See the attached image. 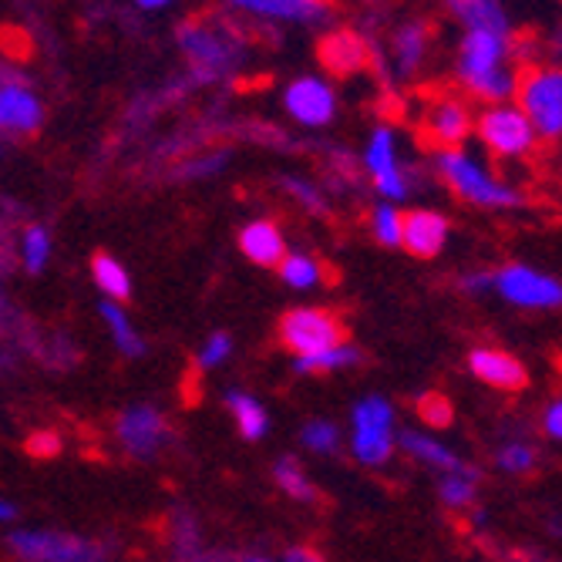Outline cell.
Segmentation results:
<instances>
[{
    "instance_id": "cell-7",
    "label": "cell",
    "mask_w": 562,
    "mask_h": 562,
    "mask_svg": "<svg viewBox=\"0 0 562 562\" xmlns=\"http://www.w3.org/2000/svg\"><path fill=\"white\" fill-rule=\"evenodd\" d=\"M475 138L488 156L502 162H522L532 156V148L539 145L536 128L522 115L516 101H505V105H485L475 115Z\"/></svg>"
},
{
    "instance_id": "cell-42",
    "label": "cell",
    "mask_w": 562,
    "mask_h": 562,
    "mask_svg": "<svg viewBox=\"0 0 562 562\" xmlns=\"http://www.w3.org/2000/svg\"><path fill=\"white\" fill-rule=\"evenodd\" d=\"M458 290H462L465 296H485L488 293V273L485 270H469L458 277Z\"/></svg>"
},
{
    "instance_id": "cell-28",
    "label": "cell",
    "mask_w": 562,
    "mask_h": 562,
    "mask_svg": "<svg viewBox=\"0 0 562 562\" xmlns=\"http://www.w3.org/2000/svg\"><path fill=\"white\" fill-rule=\"evenodd\" d=\"M91 280H94L98 293L112 303H125L132 296V277H128L125 263L115 260L112 252H94L91 257Z\"/></svg>"
},
{
    "instance_id": "cell-25",
    "label": "cell",
    "mask_w": 562,
    "mask_h": 562,
    "mask_svg": "<svg viewBox=\"0 0 562 562\" xmlns=\"http://www.w3.org/2000/svg\"><path fill=\"white\" fill-rule=\"evenodd\" d=\"M492 465L502 472V475H513V479H526L536 472L539 465V451L529 438L522 435H508L495 445L492 451Z\"/></svg>"
},
{
    "instance_id": "cell-48",
    "label": "cell",
    "mask_w": 562,
    "mask_h": 562,
    "mask_svg": "<svg viewBox=\"0 0 562 562\" xmlns=\"http://www.w3.org/2000/svg\"><path fill=\"white\" fill-rule=\"evenodd\" d=\"M142 8H162V4H169V0H138Z\"/></svg>"
},
{
    "instance_id": "cell-31",
    "label": "cell",
    "mask_w": 562,
    "mask_h": 562,
    "mask_svg": "<svg viewBox=\"0 0 562 562\" xmlns=\"http://www.w3.org/2000/svg\"><path fill=\"white\" fill-rule=\"evenodd\" d=\"M300 445L311 451V454L334 458L344 448V431L330 418H311V422L300 428Z\"/></svg>"
},
{
    "instance_id": "cell-2",
    "label": "cell",
    "mask_w": 562,
    "mask_h": 562,
    "mask_svg": "<svg viewBox=\"0 0 562 562\" xmlns=\"http://www.w3.org/2000/svg\"><path fill=\"white\" fill-rule=\"evenodd\" d=\"M435 172L448 186L451 195H458L465 206H475V210L508 213V210H519L526 202L522 189L516 182L502 179L472 148L435 151Z\"/></svg>"
},
{
    "instance_id": "cell-44",
    "label": "cell",
    "mask_w": 562,
    "mask_h": 562,
    "mask_svg": "<svg viewBox=\"0 0 562 562\" xmlns=\"http://www.w3.org/2000/svg\"><path fill=\"white\" fill-rule=\"evenodd\" d=\"M0 47H14L11 55H18V58L31 55V41H27V34H21V31H8L4 37H0Z\"/></svg>"
},
{
    "instance_id": "cell-21",
    "label": "cell",
    "mask_w": 562,
    "mask_h": 562,
    "mask_svg": "<svg viewBox=\"0 0 562 562\" xmlns=\"http://www.w3.org/2000/svg\"><path fill=\"white\" fill-rule=\"evenodd\" d=\"M223 401H226V412H229L233 422H236V431H239L246 441H260V438L270 435V412H267V407H263L257 397H252L249 391L229 387V391L223 394Z\"/></svg>"
},
{
    "instance_id": "cell-1",
    "label": "cell",
    "mask_w": 562,
    "mask_h": 562,
    "mask_svg": "<svg viewBox=\"0 0 562 562\" xmlns=\"http://www.w3.org/2000/svg\"><path fill=\"white\" fill-rule=\"evenodd\" d=\"M454 78L482 105H505L516 98L519 71L513 65V34L465 31L454 47Z\"/></svg>"
},
{
    "instance_id": "cell-35",
    "label": "cell",
    "mask_w": 562,
    "mask_h": 562,
    "mask_svg": "<svg viewBox=\"0 0 562 562\" xmlns=\"http://www.w3.org/2000/svg\"><path fill=\"white\" fill-rule=\"evenodd\" d=\"M283 192L296 202L300 210H306L311 216H327V192L324 186L303 179V176H283Z\"/></svg>"
},
{
    "instance_id": "cell-17",
    "label": "cell",
    "mask_w": 562,
    "mask_h": 562,
    "mask_svg": "<svg viewBox=\"0 0 562 562\" xmlns=\"http://www.w3.org/2000/svg\"><path fill=\"white\" fill-rule=\"evenodd\" d=\"M445 8L465 31H502V34H513V18H508L502 0H445Z\"/></svg>"
},
{
    "instance_id": "cell-33",
    "label": "cell",
    "mask_w": 562,
    "mask_h": 562,
    "mask_svg": "<svg viewBox=\"0 0 562 562\" xmlns=\"http://www.w3.org/2000/svg\"><path fill=\"white\" fill-rule=\"evenodd\" d=\"M37 353V361L44 368H55V371H71L78 364V347L65 337V334H55V337H37L31 340V347Z\"/></svg>"
},
{
    "instance_id": "cell-49",
    "label": "cell",
    "mask_w": 562,
    "mask_h": 562,
    "mask_svg": "<svg viewBox=\"0 0 562 562\" xmlns=\"http://www.w3.org/2000/svg\"><path fill=\"white\" fill-rule=\"evenodd\" d=\"M0 243H4V223H0Z\"/></svg>"
},
{
    "instance_id": "cell-14",
    "label": "cell",
    "mask_w": 562,
    "mask_h": 562,
    "mask_svg": "<svg viewBox=\"0 0 562 562\" xmlns=\"http://www.w3.org/2000/svg\"><path fill=\"white\" fill-rule=\"evenodd\" d=\"M448 239H451V220L445 213L428 206L404 213V239H401L404 252H412L418 260H435L445 252Z\"/></svg>"
},
{
    "instance_id": "cell-9",
    "label": "cell",
    "mask_w": 562,
    "mask_h": 562,
    "mask_svg": "<svg viewBox=\"0 0 562 562\" xmlns=\"http://www.w3.org/2000/svg\"><path fill=\"white\" fill-rule=\"evenodd\" d=\"M277 340L293 357H311L344 344L347 330L340 314L327 311V306H293L277 324Z\"/></svg>"
},
{
    "instance_id": "cell-36",
    "label": "cell",
    "mask_w": 562,
    "mask_h": 562,
    "mask_svg": "<svg viewBox=\"0 0 562 562\" xmlns=\"http://www.w3.org/2000/svg\"><path fill=\"white\" fill-rule=\"evenodd\" d=\"M18 252H21V267L27 273H44V267L50 260V233L44 226H27L21 233Z\"/></svg>"
},
{
    "instance_id": "cell-12",
    "label": "cell",
    "mask_w": 562,
    "mask_h": 562,
    "mask_svg": "<svg viewBox=\"0 0 562 562\" xmlns=\"http://www.w3.org/2000/svg\"><path fill=\"white\" fill-rule=\"evenodd\" d=\"M469 374L485 384V387H495V391H522L529 384V371L526 364L519 361L516 353H508L502 347H492V344H482V347H472L469 350Z\"/></svg>"
},
{
    "instance_id": "cell-37",
    "label": "cell",
    "mask_w": 562,
    "mask_h": 562,
    "mask_svg": "<svg viewBox=\"0 0 562 562\" xmlns=\"http://www.w3.org/2000/svg\"><path fill=\"white\" fill-rule=\"evenodd\" d=\"M233 350H236L233 337L226 330H216V334H210L206 340H202V347L195 353V368L199 371H216V368H223L229 361Z\"/></svg>"
},
{
    "instance_id": "cell-45",
    "label": "cell",
    "mask_w": 562,
    "mask_h": 562,
    "mask_svg": "<svg viewBox=\"0 0 562 562\" xmlns=\"http://www.w3.org/2000/svg\"><path fill=\"white\" fill-rule=\"evenodd\" d=\"M14 519H18V505L0 495V526H11Z\"/></svg>"
},
{
    "instance_id": "cell-19",
    "label": "cell",
    "mask_w": 562,
    "mask_h": 562,
    "mask_svg": "<svg viewBox=\"0 0 562 562\" xmlns=\"http://www.w3.org/2000/svg\"><path fill=\"white\" fill-rule=\"evenodd\" d=\"M482 495V472L465 462L462 469L438 475V502L448 513H472Z\"/></svg>"
},
{
    "instance_id": "cell-10",
    "label": "cell",
    "mask_w": 562,
    "mask_h": 562,
    "mask_svg": "<svg viewBox=\"0 0 562 562\" xmlns=\"http://www.w3.org/2000/svg\"><path fill=\"white\" fill-rule=\"evenodd\" d=\"M112 431H115L119 448L128 458H135V462H156V458H162L176 441L169 415L159 412L156 404H128L115 418Z\"/></svg>"
},
{
    "instance_id": "cell-27",
    "label": "cell",
    "mask_w": 562,
    "mask_h": 562,
    "mask_svg": "<svg viewBox=\"0 0 562 562\" xmlns=\"http://www.w3.org/2000/svg\"><path fill=\"white\" fill-rule=\"evenodd\" d=\"M98 314H101V321H105L109 337H112V344L119 347V353H122V357H128V361H135V357H142V353H145V337H142V334H138V327L128 321V314H125V306H122V303L101 300Z\"/></svg>"
},
{
    "instance_id": "cell-43",
    "label": "cell",
    "mask_w": 562,
    "mask_h": 562,
    "mask_svg": "<svg viewBox=\"0 0 562 562\" xmlns=\"http://www.w3.org/2000/svg\"><path fill=\"white\" fill-rule=\"evenodd\" d=\"M277 562H327V559H324V552H321V549L296 542V546L283 549V555H280Z\"/></svg>"
},
{
    "instance_id": "cell-34",
    "label": "cell",
    "mask_w": 562,
    "mask_h": 562,
    "mask_svg": "<svg viewBox=\"0 0 562 562\" xmlns=\"http://www.w3.org/2000/svg\"><path fill=\"white\" fill-rule=\"evenodd\" d=\"M415 415H418L422 428H428V431L438 435L441 428H451V422H454V404L441 391H425L415 401Z\"/></svg>"
},
{
    "instance_id": "cell-8",
    "label": "cell",
    "mask_w": 562,
    "mask_h": 562,
    "mask_svg": "<svg viewBox=\"0 0 562 562\" xmlns=\"http://www.w3.org/2000/svg\"><path fill=\"white\" fill-rule=\"evenodd\" d=\"M361 166L371 179V189L384 199V202H401L415 192V172L412 166L404 162L401 156V142H397V132L391 125H378L364 145V156H361Z\"/></svg>"
},
{
    "instance_id": "cell-11",
    "label": "cell",
    "mask_w": 562,
    "mask_h": 562,
    "mask_svg": "<svg viewBox=\"0 0 562 562\" xmlns=\"http://www.w3.org/2000/svg\"><path fill=\"white\" fill-rule=\"evenodd\" d=\"M422 135L435 145V151L445 148H465V142L475 135V115L465 98L458 94H438L428 101Z\"/></svg>"
},
{
    "instance_id": "cell-29",
    "label": "cell",
    "mask_w": 562,
    "mask_h": 562,
    "mask_svg": "<svg viewBox=\"0 0 562 562\" xmlns=\"http://www.w3.org/2000/svg\"><path fill=\"white\" fill-rule=\"evenodd\" d=\"M277 273L290 290H317L327 280V267L317 257H311V252H300V249L286 252L283 263L277 267Z\"/></svg>"
},
{
    "instance_id": "cell-32",
    "label": "cell",
    "mask_w": 562,
    "mask_h": 562,
    "mask_svg": "<svg viewBox=\"0 0 562 562\" xmlns=\"http://www.w3.org/2000/svg\"><path fill=\"white\" fill-rule=\"evenodd\" d=\"M371 236L374 243L387 246V249H401V239H404V210L394 206V202H378V206L371 210Z\"/></svg>"
},
{
    "instance_id": "cell-30",
    "label": "cell",
    "mask_w": 562,
    "mask_h": 562,
    "mask_svg": "<svg viewBox=\"0 0 562 562\" xmlns=\"http://www.w3.org/2000/svg\"><path fill=\"white\" fill-rule=\"evenodd\" d=\"M179 41H182V47L189 50V58H192L195 65H202V68H210V71H216V68H223V65L229 61V50L216 41V34L202 31V27H195V24H189V27L179 34Z\"/></svg>"
},
{
    "instance_id": "cell-46",
    "label": "cell",
    "mask_w": 562,
    "mask_h": 562,
    "mask_svg": "<svg viewBox=\"0 0 562 562\" xmlns=\"http://www.w3.org/2000/svg\"><path fill=\"white\" fill-rule=\"evenodd\" d=\"M546 532H549L552 539H562V516H549V519H546Z\"/></svg>"
},
{
    "instance_id": "cell-20",
    "label": "cell",
    "mask_w": 562,
    "mask_h": 562,
    "mask_svg": "<svg viewBox=\"0 0 562 562\" xmlns=\"http://www.w3.org/2000/svg\"><path fill=\"white\" fill-rule=\"evenodd\" d=\"M41 122H44V109H41V101L31 91H24L18 85L0 88V128L37 132Z\"/></svg>"
},
{
    "instance_id": "cell-16",
    "label": "cell",
    "mask_w": 562,
    "mask_h": 562,
    "mask_svg": "<svg viewBox=\"0 0 562 562\" xmlns=\"http://www.w3.org/2000/svg\"><path fill=\"white\" fill-rule=\"evenodd\" d=\"M239 252L257 267L277 270L286 257V236L273 220H252L239 229Z\"/></svg>"
},
{
    "instance_id": "cell-38",
    "label": "cell",
    "mask_w": 562,
    "mask_h": 562,
    "mask_svg": "<svg viewBox=\"0 0 562 562\" xmlns=\"http://www.w3.org/2000/svg\"><path fill=\"white\" fill-rule=\"evenodd\" d=\"M243 552L223 549V546H186V549H169V562H239Z\"/></svg>"
},
{
    "instance_id": "cell-40",
    "label": "cell",
    "mask_w": 562,
    "mask_h": 562,
    "mask_svg": "<svg viewBox=\"0 0 562 562\" xmlns=\"http://www.w3.org/2000/svg\"><path fill=\"white\" fill-rule=\"evenodd\" d=\"M226 166V151H216V156H202V159H189L179 166L176 179H202V176H213Z\"/></svg>"
},
{
    "instance_id": "cell-13",
    "label": "cell",
    "mask_w": 562,
    "mask_h": 562,
    "mask_svg": "<svg viewBox=\"0 0 562 562\" xmlns=\"http://www.w3.org/2000/svg\"><path fill=\"white\" fill-rule=\"evenodd\" d=\"M283 105L293 122L306 128H324L337 115V94L324 78H296L283 94Z\"/></svg>"
},
{
    "instance_id": "cell-24",
    "label": "cell",
    "mask_w": 562,
    "mask_h": 562,
    "mask_svg": "<svg viewBox=\"0 0 562 562\" xmlns=\"http://www.w3.org/2000/svg\"><path fill=\"white\" fill-rule=\"evenodd\" d=\"M364 361V353L357 350L350 340L330 347V350H321V353H311V357H293V374L300 378H324V374H340V371H350Z\"/></svg>"
},
{
    "instance_id": "cell-6",
    "label": "cell",
    "mask_w": 562,
    "mask_h": 562,
    "mask_svg": "<svg viewBox=\"0 0 562 562\" xmlns=\"http://www.w3.org/2000/svg\"><path fill=\"white\" fill-rule=\"evenodd\" d=\"M488 293L526 314L562 311V280L539 267H529V263H505V267L492 270Z\"/></svg>"
},
{
    "instance_id": "cell-47",
    "label": "cell",
    "mask_w": 562,
    "mask_h": 562,
    "mask_svg": "<svg viewBox=\"0 0 562 562\" xmlns=\"http://www.w3.org/2000/svg\"><path fill=\"white\" fill-rule=\"evenodd\" d=\"M239 562H277V559H270V555H263V552H243Z\"/></svg>"
},
{
    "instance_id": "cell-4",
    "label": "cell",
    "mask_w": 562,
    "mask_h": 562,
    "mask_svg": "<svg viewBox=\"0 0 562 562\" xmlns=\"http://www.w3.org/2000/svg\"><path fill=\"white\" fill-rule=\"evenodd\" d=\"M8 552L18 562H112L115 549L105 539L55 532V529H14Z\"/></svg>"
},
{
    "instance_id": "cell-18",
    "label": "cell",
    "mask_w": 562,
    "mask_h": 562,
    "mask_svg": "<svg viewBox=\"0 0 562 562\" xmlns=\"http://www.w3.org/2000/svg\"><path fill=\"white\" fill-rule=\"evenodd\" d=\"M394 68L397 75L412 78L425 68L428 55H431V31L425 21H407L404 27H397L394 34Z\"/></svg>"
},
{
    "instance_id": "cell-3",
    "label": "cell",
    "mask_w": 562,
    "mask_h": 562,
    "mask_svg": "<svg viewBox=\"0 0 562 562\" xmlns=\"http://www.w3.org/2000/svg\"><path fill=\"white\" fill-rule=\"evenodd\" d=\"M350 454L364 469H384L397 454V412L384 394H364L350 407Z\"/></svg>"
},
{
    "instance_id": "cell-26",
    "label": "cell",
    "mask_w": 562,
    "mask_h": 562,
    "mask_svg": "<svg viewBox=\"0 0 562 562\" xmlns=\"http://www.w3.org/2000/svg\"><path fill=\"white\" fill-rule=\"evenodd\" d=\"M233 4H239L246 11H257V14H267V18L303 21V24H317L330 14L324 0H233Z\"/></svg>"
},
{
    "instance_id": "cell-22",
    "label": "cell",
    "mask_w": 562,
    "mask_h": 562,
    "mask_svg": "<svg viewBox=\"0 0 562 562\" xmlns=\"http://www.w3.org/2000/svg\"><path fill=\"white\" fill-rule=\"evenodd\" d=\"M321 61L330 75H350L361 71L368 65V44L350 34V31H334L324 44H321Z\"/></svg>"
},
{
    "instance_id": "cell-5",
    "label": "cell",
    "mask_w": 562,
    "mask_h": 562,
    "mask_svg": "<svg viewBox=\"0 0 562 562\" xmlns=\"http://www.w3.org/2000/svg\"><path fill=\"white\" fill-rule=\"evenodd\" d=\"M516 105L536 128L539 142H562V68L529 65L516 81Z\"/></svg>"
},
{
    "instance_id": "cell-23",
    "label": "cell",
    "mask_w": 562,
    "mask_h": 562,
    "mask_svg": "<svg viewBox=\"0 0 562 562\" xmlns=\"http://www.w3.org/2000/svg\"><path fill=\"white\" fill-rule=\"evenodd\" d=\"M270 475H273L277 488H280L286 498H293L296 505H317V502H321V488H317V482L311 479V472L303 469L300 458L280 454L277 462H273V469H270Z\"/></svg>"
},
{
    "instance_id": "cell-41",
    "label": "cell",
    "mask_w": 562,
    "mask_h": 562,
    "mask_svg": "<svg viewBox=\"0 0 562 562\" xmlns=\"http://www.w3.org/2000/svg\"><path fill=\"white\" fill-rule=\"evenodd\" d=\"M539 428L549 441H559L562 445V394H555L546 407H542V418H539Z\"/></svg>"
},
{
    "instance_id": "cell-15",
    "label": "cell",
    "mask_w": 562,
    "mask_h": 562,
    "mask_svg": "<svg viewBox=\"0 0 562 562\" xmlns=\"http://www.w3.org/2000/svg\"><path fill=\"white\" fill-rule=\"evenodd\" d=\"M397 448L407 458H412V462H418L422 469H428L435 475H445V472H454V469L465 465V458L458 454L445 438L428 431V428H404V431H397Z\"/></svg>"
},
{
    "instance_id": "cell-39",
    "label": "cell",
    "mask_w": 562,
    "mask_h": 562,
    "mask_svg": "<svg viewBox=\"0 0 562 562\" xmlns=\"http://www.w3.org/2000/svg\"><path fill=\"white\" fill-rule=\"evenodd\" d=\"M24 448H27V454H34V458H55V454L61 451V435H58V431H50V428H37V431L27 435Z\"/></svg>"
}]
</instances>
